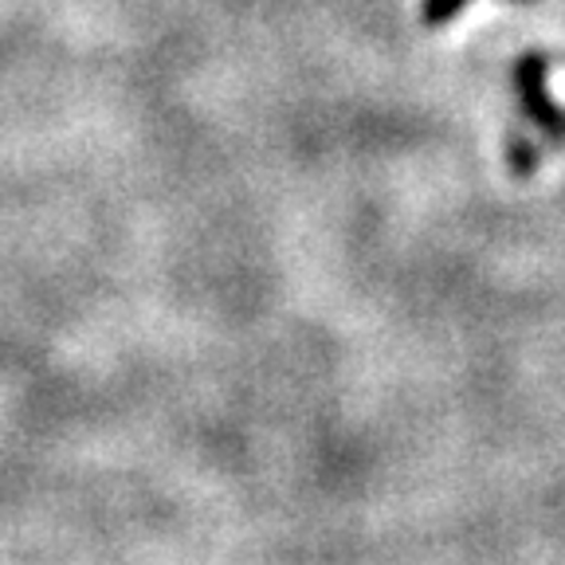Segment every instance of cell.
I'll list each match as a JSON object with an SVG mask.
<instances>
[{
    "mask_svg": "<svg viewBox=\"0 0 565 565\" xmlns=\"http://www.w3.org/2000/svg\"><path fill=\"white\" fill-rule=\"evenodd\" d=\"M546 67H550L546 55L526 52L514 63V90H519L522 115H526L530 130L542 134V138L554 141V146H565V110L550 98Z\"/></svg>",
    "mask_w": 565,
    "mask_h": 565,
    "instance_id": "1",
    "label": "cell"
},
{
    "mask_svg": "<svg viewBox=\"0 0 565 565\" xmlns=\"http://www.w3.org/2000/svg\"><path fill=\"white\" fill-rule=\"evenodd\" d=\"M507 166H511L514 177L539 173L542 146H539V138H534V130H522V126H511V130H507Z\"/></svg>",
    "mask_w": 565,
    "mask_h": 565,
    "instance_id": "2",
    "label": "cell"
},
{
    "mask_svg": "<svg viewBox=\"0 0 565 565\" xmlns=\"http://www.w3.org/2000/svg\"><path fill=\"white\" fill-rule=\"evenodd\" d=\"M463 4H468V0H424L420 20L428 28H440V24H448L451 17H459V12H463ZM514 4H534V0H514Z\"/></svg>",
    "mask_w": 565,
    "mask_h": 565,
    "instance_id": "3",
    "label": "cell"
}]
</instances>
